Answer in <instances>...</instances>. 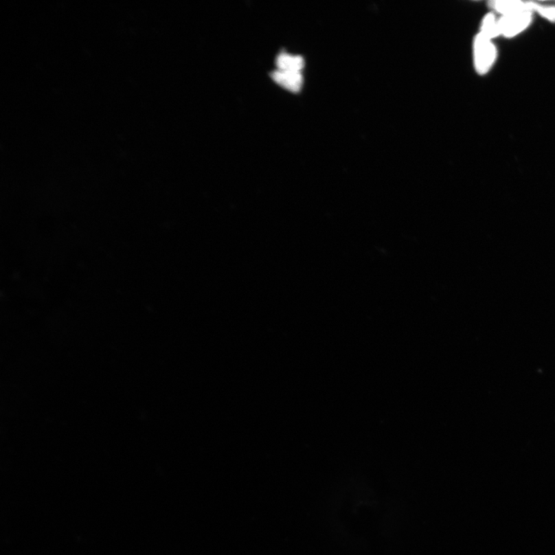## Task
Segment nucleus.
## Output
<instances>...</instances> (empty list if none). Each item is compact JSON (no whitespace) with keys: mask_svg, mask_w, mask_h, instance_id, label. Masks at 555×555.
I'll return each mask as SVG.
<instances>
[{"mask_svg":"<svg viewBox=\"0 0 555 555\" xmlns=\"http://www.w3.org/2000/svg\"><path fill=\"white\" fill-rule=\"evenodd\" d=\"M275 65L277 69L282 71L302 72L304 68L305 61L302 56L282 53L277 56Z\"/></svg>","mask_w":555,"mask_h":555,"instance_id":"5","label":"nucleus"},{"mask_svg":"<svg viewBox=\"0 0 555 555\" xmlns=\"http://www.w3.org/2000/svg\"><path fill=\"white\" fill-rule=\"evenodd\" d=\"M479 33L491 41L501 36L499 18L496 16L495 12H491L483 18L480 32Z\"/></svg>","mask_w":555,"mask_h":555,"instance_id":"6","label":"nucleus"},{"mask_svg":"<svg viewBox=\"0 0 555 555\" xmlns=\"http://www.w3.org/2000/svg\"><path fill=\"white\" fill-rule=\"evenodd\" d=\"M534 12L525 10L499 17L501 36L514 38L525 31L533 21Z\"/></svg>","mask_w":555,"mask_h":555,"instance_id":"2","label":"nucleus"},{"mask_svg":"<svg viewBox=\"0 0 555 555\" xmlns=\"http://www.w3.org/2000/svg\"><path fill=\"white\" fill-rule=\"evenodd\" d=\"M497 58V49L494 41L478 33L473 43V58L475 71L478 74L485 75L493 68Z\"/></svg>","mask_w":555,"mask_h":555,"instance_id":"1","label":"nucleus"},{"mask_svg":"<svg viewBox=\"0 0 555 555\" xmlns=\"http://www.w3.org/2000/svg\"><path fill=\"white\" fill-rule=\"evenodd\" d=\"M489 8L495 14L501 16L516 14L525 10H532V2H523L519 0H496L490 1Z\"/></svg>","mask_w":555,"mask_h":555,"instance_id":"4","label":"nucleus"},{"mask_svg":"<svg viewBox=\"0 0 555 555\" xmlns=\"http://www.w3.org/2000/svg\"><path fill=\"white\" fill-rule=\"evenodd\" d=\"M277 84L293 93H298L304 84V77L300 71H282L277 69L270 74Z\"/></svg>","mask_w":555,"mask_h":555,"instance_id":"3","label":"nucleus"},{"mask_svg":"<svg viewBox=\"0 0 555 555\" xmlns=\"http://www.w3.org/2000/svg\"><path fill=\"white\" fill-rule=\"evenodd\" d=\"M532 10L548 21L555 23V5L532 2Z\"/></svg>","mask_w":555,"mask_h":555,"instance_id":"7","label":"nucleus"}]
</instances>
